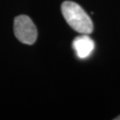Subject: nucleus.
<instances>
[{"label":"nucleus","instance_id":"obj_1","mask_svg":"<svg viewBox=\"0 0 120 120\" xmlns=\"http://www.w3.org/2000/svg\"><path fill=\"white\" fill-rule=\"evenodd\" d=\"M62 13L67 23L74 30L82 34L93 32V22L80 5L71 1H65L61 6Z\"/></svg>","mask_w":120,"mask_h":120},{"label":"nucleus","instance_id":"obj_2","mask_svg":"<svg viewBox=\"0 0 120 120\" xmlns=\"http://www.w3.org/2000/svg\"><path fill=\"white\" fill-rule=\"evenodd\" d=\"M14 34L21 43L33 45L37 40L38 30L34 23L29 16L26 15L18 16L14 19Z\"/></svg>","mask_w":120,"mask_h":120},{"label":"nucleus","instance_id":"obj_3","mask_svg":"<svg viewBox=\"0 0 120 120\" xmlns=\"http://www.w3.org/2000/svg\"><path fill=\"white\" fill-rule=\"evenodd\" d=\"M94 42L88 34H82L76 37L73 41V48L78 58H88L94 50Z\"/></svg>","mask_w":120,"mask_h":120},{"label":"nucleus","instance_id":"obj_4","mask_svg":"<svg viewBox=\"0 0 120 120\" xmlns=\"http://www.w3.org/2000/svg\"><path fill=\"white\" fill-rule=\"evenodd\" d=\"M115 120H120V116H119L118 117H116V118H115Z\"/></svg>","mask_w":120,"mask_h":120}]
</instances>
